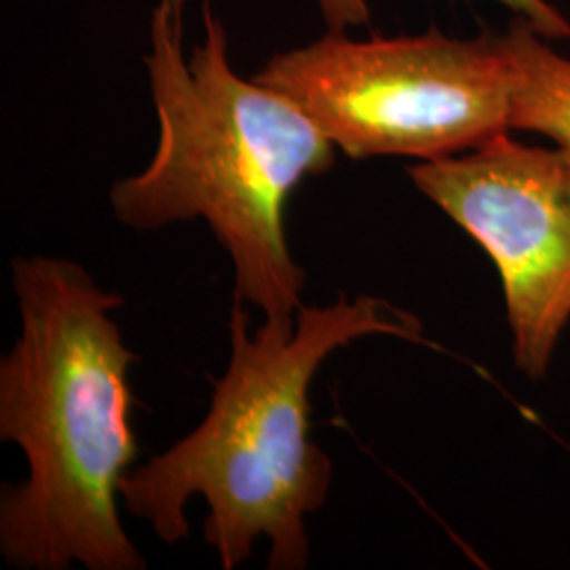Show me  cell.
<instances>
[{
	"label": "cell",
	"instance_id": "2",
	"mask_svg": "<svg viewBox=\"0 0 570 570\" xmlns=\"http://www.w3.org/2000/svg\"><path fill=\"white\" fill-rule=\"evenodd\" d=\"M366 336L423 343V326L385 298L341 294L332 305H303L292 324L249 332V313L235 301L228 366L214 381L204 421L131 469L122 505L174 546L190 532L188 501L202 497L205 543L223 569L247 562L261 537L268 569H306V518L324 508L332 487V459L311 435L308 391L334 351Z\"/></svg>",
	"mask_w": 570,
	"mask_h": 570
},
{
	"label": "cell",
	"instance_id": "1",
	"mask_svg": "<svg viewBox=\"0 0 570 570\" xmlns=\"http://www.w3.org/2000/svg\"><path fill=\"white\" fill-rule=\"evenodd\" d=\"M20 336L0 360V438L20 446L21 484L0 490V553L20 570H142L119 501L138 456L125 305L81 265L11 263Z\"/></svg>",
	"mask_w": 570,
	"mask_h": 570
},
{
	"label": "cell",
	"instance_id": "6",
	"mask_svg": "<svg viewBox=\"0 0 570 570\" xmlns=\"http://www.w3.org/2000/svg\"><path fill=\"white\" fill-rule=\"evenodd\" d=\"M501 42L513 75L511 131L546 136L570 159V60L520 18Z\"/></svg>",
	"mask_w": 570,
	"mask_h": 570
},
{
	"label": "cell",
	"instance_id": "7",
	"mask_svg": "<svg viewBox=\"0 0 570 570\" xmlns=\"http://www.w3.org/2000/svg\"><path fill=\"white\" fill-rule=\"evenodd\" d=\"M508 7L515 18L529 21L543 39H570V21L550 0H494ZM330 32H346L348 28L370 21L367 0H317Z\"/></svg>",
	"mask_w": 570,
	"mask_h": 570
},
{
	"label": "cell",
	"instance_id": "3",
	"mask_svg": "<svg viewBox=\"0 0 570 570\" xmlns=\"http://www.w3.org/2000/svg\"><path fill=\"white\" fill-rule=\"evenodd\" d=\"M186 0H157L144 58L159 122L150 164L110 188L121 225L157 230L202 218L235 271V301L265 322L292 324L306 271L289 252L285 207L306 178L336 161V146L282 91L242 79L225 26L204 2V41L186 58Z\"/></svg>",
	"mask_w": 570,
	"mask_h": 570
},
{
	"label": "cell",
	"instance_id": "4",
	"mask_svg": "<svg viewBox=\"0 0 570 570\" xmlns=\"http://www.w3.org/2000/svg\"><path fill=\"white\" fill-rule=\"evenodd\" d=\"M256 81L282 91L348 159L435 161L511 131L513 75L501 35L320 41L266 61Z\"/></svg>",
	"mask_w": 570,
	"mask_h": 570
},
{
	"label": "cell",
	"instance_id": "5",
	"mask_svg": "<svg viewBox=\"0 0 570 570\" xmlns=\"http://www.w3.org/2000/svg\"><path fill=\"white\" fill-rule=\"evenodd\" d=\"M419 161L410 180L497 266L515 366L541 381L570 324V159L513 140Z\"/></svg>",
	"mask_w": 570,
	"mask_h": 570
}]
</instances>
